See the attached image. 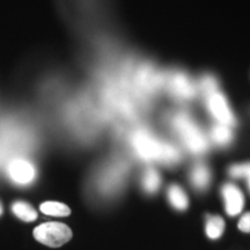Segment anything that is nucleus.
Listing matches in <instances>:
<instances>
[{
    "label": "nucleus",
    "mask_w": 250,
    "mask_h": 250,
    "mask_svg": "<svg viewBox=\"0 0 250 250\" xmlns=\"http://www.w3.org/2000/svg\"><path fill=\"white\" fill-rule=\"evenodd\" d=\"M131 144H132L134 152L143 160H155L167 165H174L181 159V153L174 145L162 142L146 130L136 131L132 134Z\"/></svg>",
    "instance_id": "f257e3e1"
},
{
    "label": "nucleus",
    "mask_w": 250,
    "mask_h": 250,
    "mask_svg": "<svg viewBox=\"0 0 250 250\" xmlns=\"http://www.w3.org/2000/svg\"><path fill=\"white\" fill-rule=\"evenodd\" d=\"M205 103L211 116L214 120H217L218 123L232 127L236 124L235 116H234L232 109L229 107V103H228L226 96L220 90L218 89L205 95Z\"/></svg>",
    "instance_id": "39448f33"
},
{
    "label": "nucleus",
    "mask_w": 250,
    "mask_h": 250,
    "mask_svg": "<svg viewBox=\"0 0 250 250\" xmlns=\"http://www.w3.org/2000/svg\"><path fill=\"white\" fill-rule=\"evenodd\" d=\"M2 214V205H1V203H0V215Z\"/></svg>",
    "instance_id": "a211bd4d"
},
{
    "label": "nucleus",
    "mask_w": 250,
    "mask_h": 250,
    "mask_svg": "<svg viewBox=\"0 0 250 250\" xmlns=\"http://www.w3.org/2000/svg\"><path fill=\"white\" fill-rule=\"evenodd\" d=\"M168 199L176 210L184 211L189 206V199H188L186 192L177 184H173V186L169 187V189H168Z\"/></svg>",
    "instance_id": "9d476101"
},
{
    "label": "nucleus",
    "mask_w": 250,
    "mask_h": 250,
    "mask_svg": "<svg viewBox=\"0 0 250 250\" xmlns=\"http://www.w3.org/2000/svg\"><path fill=\"white\" fill-rule=\"evenodd\" d=\"M237 227H239V229L243 233H250V212L242 215Z\"/></svg>",
    "instance_id": "f3484780"
},
{
    "label": "nucleus",
    "mask_w": 250,
    "mask_h": 250,
    "mask_svg": "<svg viewBox=\"0 0 250 250\" xmlns=\"http://www.w3.org/2000/svg\"><path fill=\"white\" fill-rule=\"evenodd\" d=\"M170 125L184 146L193 154H201L208 151V138L189 114L184 111L174 114L170 117Z\"/></svg>",
    "instance_id": "f03ea898"
},
{
    "label": "nucleus",
    "mask_w": 250,
    "mask_h": 250,
    "mask_svg": "<svg viewBox=\"0 0 250 250\" xmlns=\"http://www.w3.org/2000/svg\"><path fill=\"white\" fill-rule=\"evenodd\" d=\"M169 94L179 101H189L192 100L198 93L197 83H195L186 71L170 70L164 79Z\"/></svg>",
    "instance_id": "7ed1b4c3"
},
{
    "label": "nucleus",
    "mask_w": 250,
    "mask_h": 250,
    "mask_svg": "<svg viewBox=\"0 0 250 250\" xmlns=\"http://www.w3.org/2000/svg\"><path fill=\"white\" fill-rule=\"evenodd\" d=\"M228 173L232 177H248L250 175V162L247 164L234 165L229 168Z\"/></svg>",
    "instance_id": "dca6fc26"
},
{
    "label": "nucleus",
    "mask_w": 250,
    "mask_h": 250,
    "mask_svg": "<svg viewBox=\"0 0 250 250\" xmlns=\"http://www.w3.org/2000/svg\"><path fill=\"white\" fill-rule=\"evenodd\" d=\"M225 201V208L228 215L233 217L241 213L245 206V197H243L241 190L234 184H225L221 189Z\"/></svg>",
    "instance_id": "0eeeda50"
},
{
    "label": "nucleus",
    "mask_w": 250,
    "mask_h": 250,
    "mask_svg": "<svg viewBox=\"0 0 250 250\" xmlns=\"http://www.w3.org/2000/svg\"><path fill=\"white\" fill-rule=\"evenodd\" d=\"M190 179L193 187L198 190H205L208 187L211 180V173L208 166L203 164H197L193 166L191 173H190Z\"/></svg>",
    "instance_id": "1a4fd4ad"
},
{
    "label": "nucleus",
    "mask_w": 250,
    "mask_h": 250,
    "mask_svg": "<svg viewBox=\"0 0 250 250\" xmlns=\"http://www.w3.org/2000/svg\"><path fill=\"white\" fill-rule=\"evenodd\" d=\"M160 184L161 176L158 171L153 169V168H148L147 170H145L142 180V186L145 191H147L148 193H154L160 188Z\"/></svg>",
    "instance_id": "4468645a"
},
{
    "label": "nucleus",
    "mask_w": 250,
    "mask_h": 250,
    "mask_svg": "<svg viewBox=\"0 0 250 250\" xmlns=\"http://www.w3.org/2000/svg\"><path fill=\"white\" fill-rule=\"evenodd\" d=\"M197 88H198V92L204 94V96L215 92L219 89L218 78L213 73H204L197 81Z\"/></svg>",
    "instance_id": "2eb2a0df"
},
{
    "label": "nucleus",
    "mask_w": 250,
    "mask_h": 250,
    "mask_svg": "<svg viewBox=\"0 0 250 250\" xmlns=\"http://www.w3.org/2000/svg\"><path fill=\"white\" fill-rule=\"evenodd\" d=\"M234 133L232 130V126H228V125L217 123L212 126L211 129V139L213 140L214 144H217L218 146H224L229 145L233 142Z\"/></svg>",
    "instance_id": "6e6552de"
},
{
    "label": "nucleus",
    "mask_w": 250,
    "mask_h": 250,
    "mask_svg": "<svg viewBox=\"0 0 250 250\" xmlns=\"http://www.w3.org/2000/svg\"><path fill=\"white\" fill-rule=\"evenodd\" d=\"M9 179L17 184L26 186L34 181L36 176V170L30 161L24 159H14L9 162L7 167Z\"/></svg>",
    "instance_id": "423d86ee"
},
{
    "label": "nucleus",
    "mask_w": 250,
    "mask_h": 250,
    "mask_svg": "<svg viewBox=\"0 0 250 250\" xmlns=\"http://www.w3.org/2000/svg\"><path fill=\"white\" fill-rule=\"evenodd\" d=\"M40 210L42 213L52 217H67L71 214V208L59 202H44L41 204Z\"/></svg>",
    "instance_id": "ddd939ff"
},
{
    "label": "nucleus",
    "mask_w": 250,
    "mask_h": 250,
    "mask_svg": "<svg viewBox=\"0 0 250 250\" xmlns=\"http://www.w3.org/2000/svg\"><path fill=\"white\" fill-rule=\"evenodd\" d=\"M225 230V221L219 215H208L206 217L205 232L212 240H217L223 235Z\"/></svg>",
    "instance_id": "9b49d317"
},
{
    "label": "nucleus",
    "mask_w": 250,
    "mask_h": 250,
    "mask_svg": "<svg viewBox=\"0 0 250 250\" xmlns=\"http://www.w3.org/2000/svg\"><path fill=\"white\" fill-rule=\"evenodd\" d=\"M12 211H13V213L17 215L19 219L27 221V223H30V221H34L37 219V212L29 203L21 201L15 202L14 204L12 205Z\"/></svg>",
    "instance_id": "f8f14e48"
},
{
    "label": "nucleus",
    "mask_w": 250,
    "mask_h": 250,
    "mask_svg": "<svg viewBox=\"0 0 250 250\" xmlns=\"http://www.w3.org/2000/svg\"><path fill=\"white\" fill-rule=\"evenodd\" d=\"M247 179H248V183H249V188H250V175L248 177H247Z\"/></svg>",
    "instance_id": "6ab92c4d"
},
{
    "label": "nucleus",
    "mask_w": 250,
    "mask_h": 250,
    "mask_svg": "<svg viewBox=\"0 0 250 250\" xmlns=\"http://www.w3.org/2000/svg\"><path fill=\"white\" fill-rule=\"evenodd\" d=\"M34 236L43 245L57 248L70 241L72 239V230L67 225L57 221H49L37 226L34 229Z\"/></svg>",
    "instance_id": "20e7f679"
}]
</instances>
